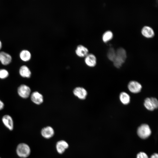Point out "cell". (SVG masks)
<instances>
[{
  "label": "cell",
  "mask_w": 158,
  "mask_h": 158,
  "mask_svg": "<svg viewBox=\"0 0 158 158\" xmlns=\"http://www.w3.org/2000/svg\"><path fill=\"white\" fill-rule=\"evenodd\" d=\"M116 56L113 62L114 66L117 68H120L125 62L127 57L125 50L122 48H118L116 51Z\"/></svg>",
  "instance_id": "1"
},
{
  "label": "cell",
  "mask_w": 158,
  "mask_h": 158,
  "mask_svg": "<svg viewBox=\"0 0 158 158\" xmlns=\"http://www.w3.org/2000/svg\"><path fill=\"white\" fill-rule=\"evenodd\" d=\"M31 152L29 146L25 143H21L17 146L16 152L17 155L21 158H26L30 155Z\"/></svg>",
  "instance_id": "2"
},
{
  "label": "cell",
  "mask_w": 158,
  "mask_h": 158,
  "mask_svg": "<svg viewBox=\"0 0 158 158\" xmlns=\"http://www.w3.org/2000/svg\"><path fill=\"white\" fill-rule=\"evenodd\" d=\"M17 93L21 98L26 99L30 97L32 92L30 86L25 84H22L18 87Z\"/></svg>",
  "instance_id": "3"
},
{
  "label": "cell",
  "mask_w": 158,
  "mask_h": 158,
  "mask_svg": "<svg viewBox=\"0 0 158 158\" xmlns=\"http://www.w3.org/2000/svg\"><path fill=\"white\" fill-rule=\"evenodd\" d=\"M144 105L147 110L153 111L157 108L158 101L155 97H147L144 101Z\"/></svg>",
  "instance_id": "4"
},
{
  "label": "cell",
  "mask_w": 158,
  "mask_h": 158,
  "mask_svg": "<svg viewBox=\"0 0 158 158\" xmlns=\"http://www.w3.org/2000/svg\"><path fill=\"white\" fill-rule=\"evenodd\" d=\"M151 131L149 126L147 124L141 125L138 128L137 133L138 135L142 139H145L151 135Z\"/></svg>",
  "instance_id": "5"
},
{
  "label": "cell",
  "mask_w": 158,
  "mask_h": 158,
  "mask_svg": "<svg viewBox=\"0 0 158 158\" xmlns=\"http://www.w3.org/2000/svg\"><path fill=\"white\" fill-rule=\"evenodd\" d=\"M73 94L75 97L81 100H84L87 98L88 92L87 90L83 87L78 86L73 89Z\"/></svg>",
  "instance_id": "6"
},
{
  "label": "cell",
  "mask_w": 158,
  "mask_h": 158,
  "mask_svg": "<svg viewBox=\"0 0 158 158\" xmlns=\"http://www.w3.org/2000/svg\"><path fill=\"white\" fill-rule=\"evenodd\" d=\"M30 97L32 102L37 105L41 104L44 101L43 95L38 91L32 92Z\"/></svg>",
  "instance_id": "7"
},
{
  "label": "cell",
  "mask_w": 158,
  "mask_h": 158,
  "mask_svg": "<svg viewBox=\"0 0 158 158\" xmlns=\"http://www.w3.org/2000/svg\"><path fill=\"white\" fill-rule=\"evenodd\" d=\"M2 122L4 126L10 131L14 128V121L13 118L9 114L4 115L1 118Z\"/></svg>",
  "instance_id": "8"
},
{
  "label": "cell",
  "mask_w": 158,
  "mask_h": 158,
  "mask_svg": "<svg viewBox=\"0 0 158 158\" xmlns=\"http://www.w3.org/2000/svg\"><path fill=\"white\" fill-rule=\"evenodd\" d=\"M142 85L140 83L135 80L130 81L128 85V88L129 91L134 94L140 92L142 89Z\"/></svg>",
  "instance_id": "9"
},
{
  "label": "cell",
  "mask_w": 158,
  "mask_h": 158,
  "mask_svg": "<svg viewBox=\"0 0 158 158\" xmlns=\"http://www.w3.org/2000/svg\"><path fill=\"white\" fill-rule=\"evenodd\" d=\"M84 58V62L87 66L90 67H93L95 66L97 60L95 55L89 53Z\"/></svg>",
  "instance_id": "10"
},
{
  "label": "cell",
  "mask_w": 158,
  "mask_h": 158,
  "mask_svg": "<svg viewBox=\"0 0 158 158\" xmlns=\"http://www.w3.org/2000/svg\"><path fill=\"white\" fill-rule=\"evenodd\" d=\"M75 53L79 57H85L89 53V50L85 46L80 44L76 47L75 50Z\"/></svg>",
  "instance_id": "11"
},
{
  "label": "cell",
  "mask_w": 158,
  "mask_h": 158,
  "mask_svg": "<svg viewBox=\"0 0 158 158\" xmlns=\"http://www.w3.org/2000/svg\"><path fill=\"white\" fill-rule=\"evenodd\" d=\"M18 73L22 78H30L32 75V72L30 68L26 65H23L19 68Z\"/></svg>",
  "instance_id": "12"
},
{
  "label": "cell",
  "mask_w": 158,
  "mask_h": 158,
  "mask_svg": "<svg viewBox=\"0 0 158 158\" xmlns=\"http://www.w3.org/2000/svg\"><path fill=\"white\" fill-rule=\"evenodd\" d=\"M41 133L43 138L48 139L52 138L54 136V131L51 127L47 126L42 129Z\"/></svg>",
  "instance_id": "13"
},
{
  "label": "cell",
  "mask_w": 158,
  "mask_h": 158,
  "mask_svg": "<svg viewBox=\"0 0 158 158\" xmlns=\"http://www.w3.org/2000/svg\"><path fill=\"white\" fill-rule=\"evenodd\" d=\"M69 147L68 143L65 140H60L58 141L56 145V150L59 154H62Z\"/></svg>",
  "instance_id": "14"
},
{
  "label": "cell",
  "mask_w": 158,
  "mask_h": 158,
  "mask_svg": "<svg viewBox=\"0 0 158 158\" xmlns=\"http://www.w3.org/2000/svg\"><path fill=\"white\" fill-rule=\"evenodd\" d=\"M12 57L8 53L4 51L0 52V62L4 66L7 65L11 63Z\"/></svg>",
  "instance_id": "15"
},
{
  "label": "cell",
  "mask_w": 158,
  "mask_h": 158,
  "mask_svg": "<svg viewBox=\"0 0 158 158\" xmlns=\"http://www.w3.org/2000/svg\"><path fill=\"white\" fill-rule=\"evenodd\" d=\"M141 33L143 36L148 38H152L154 35L153 29L151 27L147 26H145L142 28Z\"/></svg>",
  "instance_id": "16"
},
{
  "label": "cell",
  "mask_w": 158,
  "mask_h": 158,
  "mask_svg": "<svg viewBox=\"0 0 158 158\" xmlns=\"http://www.w3.org/2000/svg\"><path fill=\"white\" fill-rule=\"evenodd\" d=\"M119 99L121 102L124 105L128 104L130 101V95L127 93L124 92H122L120 93Z\"/></svg>",
  "instance_id": "17"
},
{
  "label": "cell",
  "mask_w": 158,
  "mask_h": 158,
  "mask_svg": "<svg viewBox=\"0 0 158 158\" xmlns=\"http://www.w3.org/2000/svg\"><path fill=\"white\" fill-rule=\"evenodd\" d=\"M19 56L21 60L24 62H27L30 60L31 54L29 51L26 49L22 50L20 53Z\"/></svg>",
  "instance_id": "18"
},
{
  "label": "cell",
  "mask_w": 158,
  "mask_h": 158,
  "mask_svg": "<svg viewBox=\"0 0 158 158\" xmlns=\"http://www.w3.org/2000/svg\"><path fill=\"white\" fill-rule=\"evenodd\" d=\"M113 37L112 32L110 31H107L105 32L102 37V40L104 42H107L111 40Z\"/></svg>",
  "instance_id": "19"
},
{
  "label": "cell",
  "mask_w": 158,
  "mask_h": 158,
  "mask_svg": "<svg viewBox=\"0 0 158 158\" xmlns=\"http://www.w3.org/2000/svg\"><path fill=\"white\" fill-rule=\"evenodd\" d=\"M116 54L115 49L113 48H110L108 50L107 56L110 61L113 62L115 58Z\"/></svg>",
  "instance_id": "20"
},
{
  "label": "cell",
  "mask_w": 158,
  "mask_h": 158,
  "mask_svg": "<svg viewBox=\"0 0 158 158\" xmlns=\"http://www.w3.org/2000/svg\"><path fill=\"white\" fill-rule=\"evenodd\" d=\"M9 75L8 71L4 68L0 69V79H5L8 78Z\"/></svg>",
  "instance_id": "21"
},
{
  "label": "cell",
  "mask_w": 158,
  "mask_h": 158,
  "mask_svg": "<svg viewBox=\"0 0 158 158\" xmlns=\"http://www.w3.org/2000/svg\"><path fill=\"white\" fill-rule=\"evenodd\" d=\"M137 158H148L147 154L144 152H140L137 155Z\"/></svg>",
  "instance_id": "22"
},
{
  "label": "cell",
  "mask_w": 158,
  "mask_h": 158,
  "mask_svg": "<svg viewBox=\"0 0 158 158\" xmlns=\"http://www.w3.org/2000/svg\"><path fill=\"white\" fill-rule=\"evenodd\" d=\"M5 106L4 102L0 99V111L3 110Z\"/></svg>",
  "instance_id": "23"
},
{
  "label": "cell",
  "mask_w": 158,
  "mask_h": 158,
  "mask_svg": "<svg viewBox=\"0 0 158 158\" xmlns=\"http://www.w3.org/2000/svg\"><path fill=\"white\" fill-rule=\"evenodd\" d=\"M150 158H158V155L157 153H155Z\"/></svg>",
  "instance_id": "24"
},
{
  "label": "cell",
  "mask_w": 158,
  "mask_h": 158,
  "mask_svg": "<svg viewBox=\"0 0 158 158\" xmlns=\"http://www.w3.org/2000/svg\"><path fill=\"white\" fill-rule=\"evenodd\" d=\"M2 47V43L1 42L0 40V50L1 48Z\"/></svg>",
  "instance_id": "25"
},
{
  "label": "cell",
  "mask_w": 158,
  "mask_h": 158,
  "mask_svg": "<svg viewBox=\"0 0 158 158\" xmlns=\"http://www.w3.org/2000/svg\"><path fill=\"white\" fill-rule=\"evenodd\" d=\"M0 158H1L0 157Z\"/></svg>",
  "instance_id": "26"
}]
</instances>
